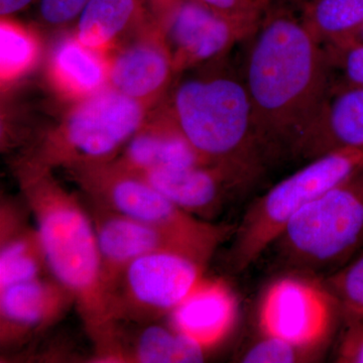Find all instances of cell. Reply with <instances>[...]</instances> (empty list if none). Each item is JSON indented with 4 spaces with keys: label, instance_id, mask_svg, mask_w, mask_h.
I'll list each match as a JSON object with an SVG mask.
<instances>
[{
    "label": "cell",
    "instance_id": "cell-1",
    "mask_svg": "<svg viewBox=\"0 0 363 363\" xmlns=\"http://www.w3.org/2000/svg\"><path fill=\"white\" fill-rule=\"evenodd\" d=\"M242 75L269 164L297 159L332 95L326 51L286 6H269L247 39Z\"/></svg>",
    "mask_w": 363,
    "mask_h": 363
},
{
    "label": "cell",
    "instance_id": "cell-2",
    "mask_svg": "<svg viewBox=\"0 0 363 363\" xmlns=\"http://www.w3.org/2000/svg\"><path fill=\"white\" fill-rule=\"evenodd\" d=\"M23 198L35 222L50 274L72 294L94 346L93 359L114 342V321L96 234L84 203L61 187L47 169L21 173Z\"/></svg>",
    "mask_w": 363,
    "mask_h": 363
},
{
    "label": "cell",
    "instance_id": "cell-3",
    "mask_svg": "<svg viewBox=\"0 0 363 363\" xmlns=\"http://www.w3.org/2000/svg\"><path fill=\"white\" fill-rule=\"evenodd\" d=\"M173 119L208 164L226 169L250 184L269 164L255 131L241 73L182 83L174 97Z\"/></svg>",
    "mask_w": 363,
    "mask_h": 363
},
{
    "label": "cell",
    "instance_id": "cell-4",
    "mask_svg": "<svg viewBox=\"0 0 363 363\" xmlns=\"http://www.w3.org/2000/svg\"><path fill=\"white\" fill-rule=\"evenodd\" d=\"M271 247L289 271L330 276L363 247V169L288 222Z\"/></svg>",
    "mask_w": 363,
    "mask_h": 363
},
{
    "label": "cell",
    "instance_id": "cell-5",
    "mask_svg": "<svg viewBox=\"0 0 363 363\" xmlns=\"http://www.w3.org/2000/svg\"><path fill=\"white\" fill-rule=\"evenodd\" d=\"M363 169V147L333 150L310 161L255 199L234 230L230 264L242 272L262 257L308 204Z\"/></svg>",
    "mask_w": 363,
    "mask_h": 363
},
{
    "label": "cell",
    "instance_id": "cell-6",
    "mask_svg": "<svg viewBox=\"0 0 363 363\" xmlns=\"http://www.w3.org/2000/svg\"><path fill=\"white\" fill-rule=\"evenodd\" d=\"M86 197L145 223L160 227L185 241L206 264L235 226L216 224L188 213L143 177L116 164L73 166Z\"/></svg>",
    "mask_w": 363,
    "mask_h": 363
},
{
    "label": "cell",
    "instance_id": "cell-7",
    "mask_svg": "<svg viewBox=\"0 0 363 363\" xmlns=\"http://www.w3.org/2000/svg\"><path fill=\"white\" fill-rule=\"evenodd\" d=\"M206 267L178 252H152L133 260L111 288L114 321L136 325L169 317L204 278Z\"/></svg>",
    "mask_w": 363,
    "mask_h": 363
},
{
    "label": "cell",
    "instance_id": "cell-8",
    "mask_svg": "<svg viewBox=\"0 0 363 363\" xmlns=\"http://www.w3.org/2000/svg\"><path fill=\"white\" fill-rule=\"evenodd\" d=\"M142 104L116 89L97 93L73 111L50 143L37 168L48 164H104L140 130Z\"/></svg>",
    "mask_w": 363,
    "mask_h": 363
},
{
    "label": "cell",
    "instance_id": "cell-9",
    "mask_svg": "<svg viewBox=\"0 0 363 363\" xmlns=\"http://www.w3.org/2000/svg\"><path fill=\"white\" fill-rule=\"evenodd\" d=\"M320 279L291 272L274 279L259 301L260 334L328 347L342 316L335 298Z\"/></svg>",
    "mask_w": 363,
    "mask_h": 363
},
{
    "label": "cell",
    "instance_id": "cell-10",
    "mask_svg": "<svg viewBox=\"0 0 363 363\" xmlns=\"http://www.w3.org/2000/svg\"><path fill=\"white\" fill-rule=\"evenodd\" d=\"M86 210L96 234L107 288L111 291L121 272L133 260L157 252H178L206 264L185 241L160 227L125 216L86 197Z\"/></svg>",
    "mask_w": 363,
    "mask_h": 363
},
{
    "label": "cell",
    "instance_id": "cell-11",
    "mask_svg": "<svg viewBox=\"0 0 363 363\" xmlns=\"http://www.w3.org/2000/svg\"><path fill=\"white\" fill-rule=\"evenodd\" d=\"M75 300L52 276L23 281L0 290V343L21 347L59 323Z\"/></svg>",
    "mask_w": 363,
    "mask_h": 363
},
{
    "label": "cell",
    "instance_id": "cell-12",
    "mask_svg": "<svg viewBox=\"0 0 363 363\" xmlns=\"http://www.w3.org/2000/svg\"><path fill=\"white\" fill-rule=\"evenodd\" d=\"M164 25L174 69L179 71L218 58L257 28L227 18L195 0H184Z\"/></svg>",
    "mask_w": 363,
    "mask_h": 363
},
{
    "label": "cell",
    "instance_id": "cell-13",
    "mask_svg": "<svg viewBox=\"0 0 363 363\" xmlns=\"http://www.w3.org/2000/svg\"><path fill=\"white\" fill-rule=\"evenodd\" d=\"M136 175L143 177L181 209L206 221L213 220L236 192L250 185L245 179L214 164L155 169Z\"/></svg>",
    "mask_w": 363,
    "mask_h": 363
},
{
    "label": "cell",
    "instance_id": "cell-14",
    "mask_svg": "<svg viewBox=\"0 0 363 363\" xmlns=\"http://www.w3.org/2000/svg\"><path fill=\"white\" fill-rule=\"evenodd\" d=\"M238 316V301L231 286L223 279L204 277L168 319L210 352L230 335Z\"/></svg>",
    "mask_w": 363,
    "mask_h": 363
},
{
    "label": "cell",
    "instance_id": "cell-15",
    "mask_svg": "<svg viewBox=\"0 0 363 363\" xmlns=\"http://www.w3.org/2000/svg\"><path fill=\"white\" fill-rule=\"evenodd\" d=\"M2 202L0 215V290L6 286L51 276L39 233L28 223L25 201Z\"/></svg>",
    "mask_w": 363,
    "mask_h": 363
},
{
    "label": "cell",
    "instance_id": "cell-16",
    "mask_svg": "<svg viewBox=\"0 0 363 363\" xmlns=\"http://www.w3.org/2000/svg\"><path fill=\"white\" fill-rule=\"evenodd\" d=\"M136 326L135 332L125 334L118 324L116 340L104 362H202L209 353L169 322L167 325L155 321Z\"/></svg>",
    "mask_w": 363,
    "mask_h": 363
},
{
    "label": "cell",
    "instance_id": "cell-17",
    "mask_svg": "<svg viewBox=\"0 0 363 363\" xmlns=\"http://www.w3.org/2000/svg\"><path fill=\"white\" fill-rule=\"evenodd\" d=\"M346 147H363V88L332 92L323 114L301 143L297 159L310 162Z\"/></svg>",
    "mask_w": 363,
    "mask_h": 363
},
{
    "label": "cell",
    "instance_id": "cell-18",
    "mask_svg": "<svg viewBox=\"0 0 363 363\" xmlns=\"http://www.w3.org/2000/svg\"><path fill=\"white\" fill-rule=\"evenodd\" d=\"M114 164L135 174L208 164L174 119L168 125L138 130L124 147L123 156Z\"/></svg>",
    "mask_w": 363,
    "mask_h": 363
},
{
    "label": "cell",
    "instance_id": "cell-19",
    "mask_svg": "<svg viewBox=\"0 0 363 363\" xmlns=\"http://www.w3.org/2000/svg\"><path fill=\"white\" fill-rule=\"evenodd\" d=\"M174 70L169 50L157 43L145 42L121 52L109 76L114 89L140 101L161 90Z\"/></svg>",
    "mask_w": 363,
    "mask_h": 363
},
{
    "label": "cell",
    "instance_id": "cell-20",
    "mask_svg": "<svg viewBox=\"0 0 363 363\" xmlns=\"http://www.w3.org/2000/svg\"><path fill=\"white\" fill-rule=\"evenodd\" d=\"M303 25L322 47H338L363 35V0H312L302 7Z\"/></svg>",
    "mask_w": 363,
    "mask_h": 363
},
{
    "label": "cell",
    "instance_id": "cell-21",
    "mask_svg": "<svg viewBox=\"0 0 363 363\" xmlns=\"http://www.w3.org/2000/svg\"><path fill=\"white\" fill-rule=\"evenodd\" d=\"M145 9L142 0H89L77 20V40L89 49H101Z\"/></svg>",
    "mask_w": 363,
    "mask_h": 363
},
{
    "label": "cell",
    "instance_id": "cell-22",
    "mask_svg": "<svg viewBox=\"0 0 363 363\" xmlns=\"http://www.w3.org/2000/svg\"><path fill=\"white\" fill-rule=\"evenodd\" d=\"M77 39L67 40L57 49L54 68L61 82L74 92L93 93L101 88L106 79L104 62Z\"/></svg>",
    "mask_w": 363,
    "mask_h": 363
},
{
    "label": "cell",
    "instance_id": "cell-23",
    "mask_svg": "<svg viewBox=\"0 0 363 363\" xmlns=\"http://www.w3.org/2000/svg\"><path fill=\"white\" fill-rule=\"evenodd\" d=\"M323 281L346 325L363 320V252Z\"/></svg>",
    "mask_w": 363,
    "mask_h": 363
},
{
    "label": "cell",
    "instance_id": "cell-24",
    "mask_svg": "<svg viewBox=\"0 0 363 363\" xmlns=\"http://www.w3.org/2000/svg\"><path fill=\"white\" fill-rule=\"evenodd\" d=\"M327 347L302 345L274 336L262 335L240 357L245 363H303L319 362Z\"/></svg>",
    "mask_w": 363,
    "mask_h": 363
},
{
    "label": "cell",
    "instance_id": "cell-25",
    "mask_svg": "<svg viewBox=\"0 0 363 363\" xmlns=\"http://www.w3.org/2000/svg\"><path fill=\"white\" fill-rule=\"evenodd\" d=\"M0 51L2 78L7 79L28 68L35 57V47L32 39L20 28L2 21Z\"/></svg>",
    "mask_w": 363,
    "mask_h": 363
},
{
    "label": "cell",
    "instance_id": "cell-26",
    "mask_svg": "<svg viewBox=\"0 0 363 363\" xmlns=\"http://www.w3.org/2000/svg\"><path fill=\"white\" fill-rule=\"evenodd\" d=\"M324 49L332 70L337 69L342 75V83L339 86L338 89L363 88V43L362 40H353L346 45L324 48Z\"/></svg>",
    "mask_w": 363,
    "mask_h": 363
},
{
    "label": "cell",
    "instance_id": "cell-27",
    "mask_svg": "<svg viewBox=\"0 0 363 363\" xmlns=\"http://www.w3.org/2000/svg\"><path fill=\"white\" fill-rule=\"evenodd\" d=\"M230 20L259 26L272 0H195Z\"/></svg>",
    "mask_w": 363,
    "mask_h": 363
},
{
    "label": "cell",
    "instance_id": "cell-28",
    "mask_svg": "<svg viewBox=\"0 0 363 363\" xmlns=\"http://www.w3.org/2000/svg\"><path fill=\"white\" fill-rule=\"evenodd\" d=\"M40 18L51 26H63L79 18L89 0H37Z\"/></svg>",
    "mask_w": 363,
    "mask_h": 363
},
{
    "label": "cell",
    "instance_id": "cell-29",
    "mask_svg": "<svg viewBox=\"0 0 363 363\" xmlns=\"http://www.w3.org/2000/svg\"><path fill=\"white\" fill-rule=\"evenodd\" d=\"M346 326L339 343L336 362L363 363V320Z\"/></svg>",
    "mask_w": 363,
    "mask_h": 363
},
{
    "label": "cell",
    "instance_id": "cell-30",
    "mask_svg": "<svg viewBox=\"0 0 363 363\" xmlns=\"http://www.w3.org/2000/svg\"><path fill=\"white\" fill-rule=\"evenodd\" d=\"M145 9H149L152 13L159 14L160 18L166 23L175 13L178 7L183 4L184 0H142Z\"/></svg>",
    "mask_w": 363,
    "mask_h": 363
},
{
    "label": "cell",
    "instance_id": "cell-31",
    "mask_svg": "<svg viewBox=\"0 0 363 363\" xmlns=\"http://www.w3.org/2000/svg\"><path fill=\"white\" fill-rule=\"evenodd\" d=\"M35 0H0V14L2 18L20 13L30 6Z\"/></svg>",
    "mask_w": 363,
    "mask_h": 363
},
{
    "label": "cell",
    "instance_id": "cell-32",
    "mask_svg": "<svg viewBox=\"0 0 363 363\" xmlns=\"http://www.w3.org/2000/svg\"><path fill=\"white\" fill-rule=\"evenodd\" d=\"M283 1L288 2V4H293V6L300 7L302 9L308 2L312 1V0H283Z\"/></svg>",
    "mask_w": 363,
    "mask_h": 363
}]
</instances>
